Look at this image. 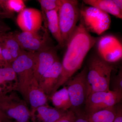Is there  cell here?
Wrapping results in <instances>:
<instances>
[{
	"mask_svg": "<svg viewBox=\"0 0 122 122\" xmlns=\"http://www.w3.org/2000/svg\"><path fill=\"white\" fill-rule=\"evenodd\" d=\"M79 20L89 32L98 35L107 30L111 22L109 14L91 6L81 9Z\"/></svg>",
	"mask_w": 122,
	"mask_h": 122,
	"instance_id": "8992f818",
	"label": "cell"
},
{
	"mask_svg": "<svg viewBox=\"0 0 122 122\" xmlns=\"http://www.w3.org/2000/svg\"><path fill=\"white\" fill-rule=\"evenodd\" d=\"M11 83L18 84L17 76L11 66L0 68V85Z\"/></svg>",
	"mask_w": 122,
	"mask_h": 122,
	"instance_id": "44dd1931",
	"label": "cell"
},
{
	"mask_svg": "<svg viewBox=\"0 0 122 122\" xmlns=\"http://www.w3.org/2000/svg\"><path fill=\"white\" fill-rule=\"evenodd\" d=\"M87 68L66 82L72 107L77 108L86 102L87 92Z\"/></svg>",
	"mask_w": 122,
	"mask_h": 122,
	"instance_id": "ba28073f",
	"label": "cell"
},
{
	"mask_svg": "<svg viewBox=\"0 0 122 122\" xmlns=\"http://www.w3.org/2000/svg\"><path fill=\"white\" fill-rule=\"evenodd\" d=\"M80 9L76 0H62L58 12L60 31L65 46L80 19Z\"/></svg>",
	"mask_w": 122,
	"mask_h": 122,
	"instance_id": "277c9868",
	"label": "cell"
},
{
	"mask_svg": "<svg viewBox=\"0 0 122 122\" xmlns=\"http://www.w3.org/2000/svg\"><path fill=\"white\" fill-rule=\"evenodd\" d=\"M76 116L73 111H67L65 114L54 122H74Z\"/></svg>",
	"mask_w": 122,
	"mask_h": 122,
	"instance_id": "d4e9b609",
	"label": "cell"
},
{
	"mask_svg": "<svg viewBox=\"0 0 122 122\" xmlns=\"http://www.w3.org/2000/svg\"><path fill=\"white\" fill-rule=\"evenodd\" d=\"M66 111L53 108L47 105H44L35 110L30 115V120L32 122H54L64 115Z\"/></svg>",
	"mask_w": 122,
	"mask_h": 122,
	"instance_id": "9a60e30c",
	"label": "cell"
},
{
	"mask_svg": "<svg viewBox=\"0 0 122 122\" xmlns=\"http://www.w3.org/2000/svg\"><path fill=\"white\" fill-rule=\"evenodd\" d=\"M122 94L113 91L98 92L89 95L86 102L87 115L115 106L122 100Z\"/></svg>",
	"mask_w": 122,
	"mask_h": 122,
	"instance_id": "52a82bcc",
	"label": "cell"
},
{
	"mask_svg": "<svg viewBox=\"0 0 122 122\" xmlns=\"http://www.w3.org/2000/svg\"><path fill=\"white\" fill-rule=\"evenodd\" d=\"M62 70L61 62L58 60L45 72L38 81L39 87L48 97L54 93Z\"/></svg>",
	"mask_w": 122,
	"mask_h": 122,
	"instance_id": "4fadbf2b",
	"label": "cell"
},
{
	"mask_svg": "<svg viewBox=\"0 0 122 122\" xmlns=\"http://www.w3.org/2000/svg\"><path fill=\"white\" fill-rule=\"evenodd\" d=\"M115 115L114 107L87 115L89 122H113Z\"/></svg>",
	"mask_w": 122,
	"mask_h": 122,
	"instance_id": "ffe728a7",
	"label": "cell"
},
{
	"mask_svg": "<svg viewBox=\"0 0 122 122\" xmlns=\"http://www.w3.org/2000/svg\"><path fill=\"white\" fill-rule=\"evenodd\" d=\"M58 11L53 10L45 13L47 26L53 37L61 47H65L60 31Z\"/></svg>",
	"mask_w": 122,
	"mask_h": 122,
	"instance_id": "e0dca14e",
	"label": "cell"
},
{
	"mask_svg": "<svg viewBox=\"0 0 122 122\" xmlns=\"http://www.w3.org/2000/svg\"><path fill=\"white\" fill-rule=\"evenodd\" d=\"M13 14L7 11L5 5V0H0V18L10 17Z\"/></svg>",
	"mask_w": 122,
	"mask_h": 122,
	"instance_id": "484cf974",
	"label": "cell"
},
{
	"mask_svg": "<svg viewBox=\"0 0 122 122\" xmlns=\"http://www.w3.org/2000/svg\"><path fill=\"white\" fill-rule=\"evenodd\" d=\"M83 2L89 6L95 7L104 12L122 19V10L117 7L113 0H84Z\"/></svg>",
	"mask_w": 122,
	"mask_h": 122,
	"instance_id": "2e32d148",
	"label": "cell"
},
{
	"mask_svg": "<svg viewBox=\"0 0 122 122\" xmlns=\"http://www.w3.org/2000/svg\"><path fill=\"white\" fill-rule=\"evenodd\" d=\"M113 1L117 7L122 10V0H113Z\"/></svg>",
	"mask_w": 122,
	"mask_h": 122,
	"instance_id": "f546056e",
	"label": "cell"
},
{
	"mask_svg": "<svg viewBox=\"0 0 122 122\" xmlns=\"http://www.w3.org/2000/svg\"><path fill=\"white\" fill-rule=\"evenodd\" d=\"M0 46L10 52L14 61L23 50L15 39L13 33L5 32L0 34Z\"/></svg>",
	"mask_w": 122,
	"mask_h": 122,
	"instance_id": "d6986e66",
	"label": "cell"
},
{
	"mask_svg": "<svg viewBox=\"0 0 122 122\" xmlns=\"http://www.w3.org/2000/svg\"><path fill=\"white\" fill-rule=\"evenodd\" d=\"M35 52L23 50L11 65L18 79L17 91L26 101V91L30 82L35 77L34 73Z\"/></svg>",
	"mask_w": 122,
	"mask_h": 122,
	"instance_id": "3957f363",
	"label": "cell"
},
{
	"mask_svg": "<svg viewBox=\"0 0 122 122\" xmlns=\"http://www.w3.org/2000/svg\"><path fill=\"white\" fill-rule=\"evenodd\" d=\"M50 97L53 105L56 109L66 111L72 107L68 90L66 86L55 91Z\"/></svg>",
	"mask_w": 122,
	"mask_h": 122,
	"instance_id": "ac0fdd59",
	"label": "cell"
},
{
	"mask_svg": "<svg viewBox=\"0 0 122 122\" xmlns=\"http://www.w3.org/2000/svg\"><path fill=\"white\" fill-rule=\"evenodd\" d=\"M58 60L56 50L50 46L35 52L34 73L38 81L45 72Z\"/></svg>",
	"mask_w": 122,
	"mask_h": 122,
	"instance_id": "7c38bea8",
	"label": "cell"
},
{
	"mask_svg": "<svg viewBox=\"0 0 122 122\" xmlns=\"http://www.w3.org/2000/svg\"><path fill=\"white\" fill-rule=\"evenodd\" d=\"M43 18L38 10L25 8L18 15L16 22L22 32H38L41 28Z\"/></svg>",
	"mask_w": 122,
	"mask_h": 122,
	"instance_id": "8fae6325",
	"label": "cell"
},
{
	"mask_svg": "<svg viewBox=\"0 0 122 122\" xmlns=\"http://www.w3.org/2000/svg\"><path fill=\"white\" fill-rule=\"evenodd\" d=\"M38 32H22L13 34L22 49L35 52L49 46L47 43V33L45 32L44 35L41 36Z\"/></svg>",
	"mask_w": 122,
	"mask_h": 122,
	"instance_id": "30bf717a",
	"label": "cell"
},
{
	"mask_svg": "<svg viewBox=\"0 0 122 122\" xmlns=\"http://www.w3.org/2000/svg\"><path fill=\"white\" fill-rule=\"evenodd\" d=\"M48 98L39 87L38 81L34 77L26 91V102L30 105V115L38 107L47 105Z\"/></svg>",
	"mask_w": 122,
	"mask_h": 122,
	"instance_id": "5bb4252c",
	"label": "cell"
},
{
	"mask_svg": "<svg viewBox=\"0 0 122 122\" xmlns=\"http://www.w3.org/2000/svg\"><path fill=\"white\" fill-rule=\"evenodd\" d=\"M5 5L7 11L12 14L20 13L25 8V2L22 0H5Z\"/></svg>",
	"mask_w": 122,
	"mask_h": 122,
	"instance_id": "7402d4cb",
	"label": "cell"
},
{
	"mask_svg": "<svg viewBox=\"0 0 122 122\" xmlns=\"http://www.w3.org/2000/svg\"><path fill=\"white\" fill-rule=\"evenodd\" d=\"M113 91L122 94V72L120 69L118 73L114 78L113 82Z\"/></svg>",
	"mask_w": 122,
	"mask_h": 122,
	"instance_id": "cb8c5ba5",
	"label": "cell"
},
{
	"mask_svg": "<svg viewBox=\"0 0 122 122\" xmlns=\"http://www.w3.org/2000/svg\"><path fill=\"white\" fill-rule=\"evenodd\" d=\"M8 119H10L0 110V122H5Z\"/></svg>",
	"mask_w": 122,
	"mask_h": 122,
	"instance_id": "4dcf8cb0",
	"label": "cell"
},
{
	"mask_svg": "<svg viewBox=\"0 0 122 122\" xmlns=\"http://www.w3.org/2000/svg\"><path fill=\"white\" fill-rule=\"evenodd\" d=\"M74 122H89L87 117H77L76 116V119Z\"/></svg>",
	"mask_w": 122,
	"mask_h": 122,
	"instance_id": "f1b7e54d",
	"label": "cell"
},
{
	"mask_svg": "<svg viewBox=\"0 0 122 122\" xmlns=\"http://www.w3.org/2000/svg\"><path fill=\"white\" fill-rule=\"evenodd\" d=\"M10 30V28L6 24H5L1 19L0 18V34L3 33L7 32Z\"/></svg>",
	"mask_w": 122,
	"mask_h": 122,
	"instance_id": "83f0119b",
	"label": "cell"
},
{
	"mask_svg": "<svg viewBox=\"0 0 122 122\" xmlns=\"http://www.w3.org/2000/svg\"><path fill=\"white\" fill-rule=\"evenodd\" d=\"M42 9L44 13L53 10L58 11L62 0H39Z\"/></svg>",
	"mask_w": 122,
	"mask_h": 122,
	"instance_id": "603a6c76",
	"label": "cell"
},
{
	"mask_svg": "<svg viewBox=\"0 0 122 122\" xmlns=\"http://www.w3.org/2000/svg\"><path fill=\"white\" fill-rule=\"evenodd\" d=\"M98 39L92 36L80 20L66 46V50L61 62L62 70L54 92L81 68L87 53Z\"/></svg>",
	"mask_w": 122,
	"mask_h": 122,
	"instance_id": "6da1fadb",
	"label": "cell"
},
{
	"mask_svg": "<svg viewBox=\"0 0 122 122\" xmlns=\"http://www.w3.org/2000/svg\"><path fill=\"white\" fill-rule=\"evenodd\" d=\"M0 110L9 119L18 122H30V110L27 102L15 91L0 98Z\"/></svg>",
	"mask_w": 122,
	"mask_h": 122,
	"instance_id": "5b68a950",
	"label": "cell"
},
{
	"mask_svg": "<svg viewBox=\"0 0 122 122\" xmlns=\"http://www.w3.org/2000/svg\"><path fill=\"white\" fill-rule=\"evenodd\" d=\"M113 122H122V108L121 105L115 109V115Z\"/></svg>",
	"mask_w": 122,
	"mask_h": 122,
	"instance_id": "4316f807",
	"label": "cell"
},
{
	"mask_svg": "<svg viewBox=\"0 0 122 122\" xmlns=\"http://www.w3.org/2000/svg\"><path fill=\"white\" fill-rule=\"evenodd\" d=\"M113 69L111 63L103 60L98 55L92 57L87 68V97L94 92L110 90L111 76Z\"/></svg>",
	"mask_w": 122,
	"mask_h": 122,
	"instance_id": "7a4b0ae2",
	"label": "cell"
},
{
	"mask_svg": "<svg viewBox=\"0 0 122 122\" xmlns=\"http://www.w3.org/2000/svg\"><path fill=\"white\" fill-rule=\"evenodd\" d=\"M96 44L98 56L103 60L111 63L122 59V43L115 36L104 35L99 38Z\"/></svg>",
	"mask_w": 122,
	"mask_h": 122,
	"instance_id": "9c48e42d",
	"label": "cell"
},
{
	"mask_svg": "<svg viewBox=\"0 0 122 122\" xmlns=\"http://www.w3.org/2000/svg\"><path fill=\"white\" fill-rule=\"evenodd\" d=\"M5 122H16V121H12V120H11V119H8L7 120V121H6Z\"/></svg>",
	"mask_w": 122,
	"mask_h": 122,
	"instance_id": "1f68e13d",
	"label": "cell"
}]
</instances>
